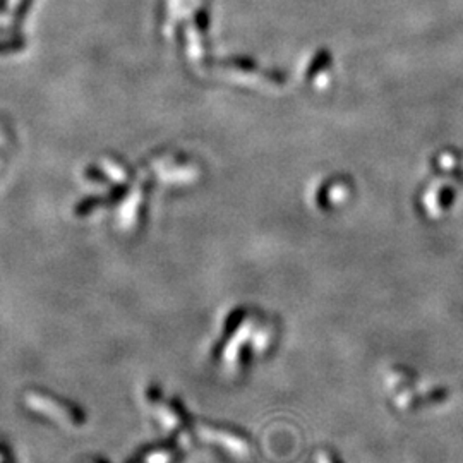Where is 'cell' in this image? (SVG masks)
<instances>
[{
    "label": "cell",
    "instance_id": "6da1fadb",
    "mask_svg": "<svg viewBox=\"0 0 463 463\" xmlns=\"http://www.w3.org/2000/svg\"><path fill=\"white\" fill-rule=\"evenodd\" d=\"M33 2L34 0H19V3H17L16 7V12H14V26H19V24L23 23L28 10H30L31 6H33Z\"/></svg>",
    "mask_w": 463,
    "mask_h": 463
},
{
    "label": "cell",
    "instance_id": "7a4b0ae2",
    "mask_svg": "<svg viewBox=\"0 0 463 463\" xmlns=\"http://www.w3.org/2000/svg\"><path fill=\"white\" fill-rule=\"evenodd\" d=\"M23 47H24V41L21 40V38H17V40H12V41H0V54H2V52L21 50Z\"/></svg>",
    "mask_w": 463,
    "mask_h": 463
},
{
    "label": "cell",
    "instance_id": "3957f363",
    "mask_svg": "<svg viewBox=\"0 0 463 463\" xmlns=\"http://www.w3.org/2000/svg\"><path fill=\"white\" fill-rule=\"evenodd\" d=\"M196 23H198V26L201 28V30H205L206 24H208V14H206L205 10H199V12L196 14Z\"/></svg>",
    "mask_w": 463,
    "mask_h": 463
},
{
    "label": "cell",
    "instance_id": "277c9868",
    "mask_svg": "<svg viewBox=\"0 0 463 463\" xmlns=\"http://www.w3.org/2000/svg\"><path fill=\"white\" fill-rule=\"evenodd\" d=\"M7 2H9V0H0V12H3V10H6Z\"/></svg>",
    "mask_w": 463,
    "mask_h": 463
}]
</instances>
